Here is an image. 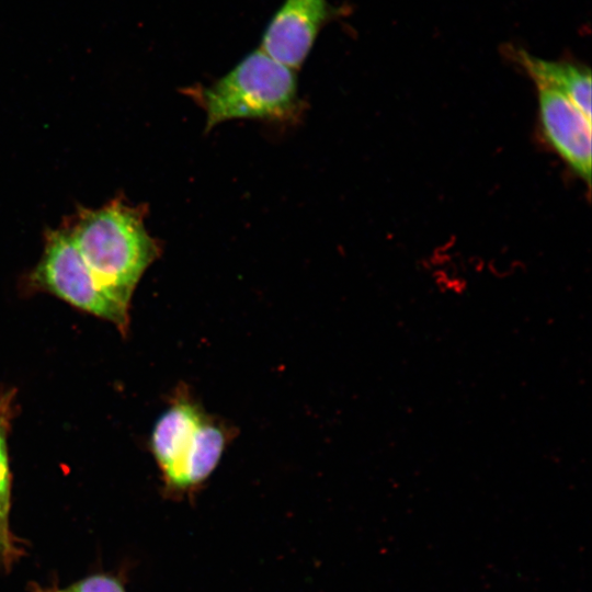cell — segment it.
<instances>
[{"label": "cell", "mask_w": 592, "mask_h": 592, "mask_svg": "<svg viewBox=\"0 0 592 592\" xmlns=\"http://www.w3.org/2000/svg\"><path fill=\"white\" fill-rule=\"evenodd\" d=\"M231 436L229 426L180 388L150 437L164 492L180 499L193 496L217 467Z\"/></svg>", "instance_id": "obj_2"}, {"label": "cell", "mask_w": 592, "mask_h": 592, "mask_svg": "<svg viewBox=\"0 0 592 592\" xmlns=\"http://www.w3.org/2000/svg\"><path fill=\"white\" fill-rule=\"evenodd\" d=\"M31 284L66 303L128 328L129 308L115 300L93 277L67 229L46 234L43 255L30 275Z\"/></svg>", "instance_id": "obj_4"}, {"label": "cell", "mask_w": 592, "mask_h": 592, "mask_svg": "<svg viewBox=\"0 0 592 592\" xmlns=\"http://www.w3.org/2000/svg\"><path fill=\"white\" fill-rule=\"evenodd\" d=\"M517 57L536 84L562 93L591 119V72L588 68L539 59L522 50Z\"/></svg>", "instance_id": "obj_7"}, {"label": "cell", "mask_w": 592, "mask_h": 592, "mask_svg": "<svg viewBox=\"0 0 592 592\" xmlns=\"http://www.w3.org/2000/svg\"><path fill=\"white\" fill-rule=\"evenodd\" d=\"M67 230L96 282L129 308L136 285L160 253L145 227L143 208L114 200L80 209Z\"/></svg>", "instance_id": "obj_1"}, {"label": "cell", "mask_w": 592, "mask_h": 592, "mask_svg": "<svg viewBox=\"0 0 592 592\" xmlns=\"http://www.w3.org/2000/svg\"><path fill=\"white\" fill-rule=\"evenodd\" d=\"M206 113V129L236 118L285 121L300 110L293 69L262 49L247 55L207 88L191 90Z\"/></svg>", "instance_id": "obj_3"}, {"label": "cell", "mask_w": 592, "mask_h": 592, "mask_svg": "<svg viewBox=\"0 0 592 592\" xmlns=\"http://www.w3.org/2000/svg\"><path fill=\"white\" fill-rule=\"evenodd\" d=\"M536 86L545 138L590 186L591 119L562 93L546 86Z\"/></svg>", "instance_id": "obj_6"}, {"label": "cell", "mask_w": 592, "mask_h": 592, "mask_svg": "<svg viewBox=\"0 0 592 592\" xmlns=\"http://www.w3.org/2000/svg\"><path fill=\"white\" fill-rule=\"evenodd\" d=\"M68 592H126L123 583L114 576L95 573L88 576L70 588Z\"/></svg>", "instance_id": "obj_9"}, {"label": "cell", "mask_w": 592, "mask_h": 592, "mask_svg": "<svg viewBox=\"0 0 592 592\" xmlns=\"http://www.w3.org/2000/svg\"><path fill=\"white\" fill-rule=\"evenodd\" d=\"M34 592H68V591L67 590H60V589H57V588L43 589V588H39V587H35Z\"/></svg>", "instance_id": "obj_11"}, {"label": "cell", "mask_w": 592, "mask_h": 592, "mask_svg": "<svg viewBox=\"0 0 592 592\" xmlns=\"http://www.w3.org/2000/svg\"><path fill=\"white\" fill-rule=\"evenodd\" d=\"M19 555V549L14 545L12 535H7L0 531V559L5 566H10Z\"/></svg>", "instance_id": "obj_10"}, {"label": "cell", "mask_w": 592, "mask_h": 592, "mask_svg": "<svg viewBox=\"0 0 592 592\" xmlns=\"http://www.w3.org/2000/svg\"><path fill=\"white\" fill-rule=\"evenodd\" d=\"M14 390L0 394V531L12 535L9 530L11 478L7 449V437L13 418Z\"/></svg>", "instance_id": "obj_8"}, {"label": "cell", "mask_w": 592, "mask_h": 592, "mask_svg": "<svg viewBox=\"0 0 592 592\" xmlns=\"http://www.w3.org/2000/svg\"><path fill=\"white\" fill-rule=\"evenodd\" d=\"M330 14L327 0H285L271 19L260 49L280 64L299 69Z\"/></svg>", "instance_id": "obj_5"}]
</instances>
